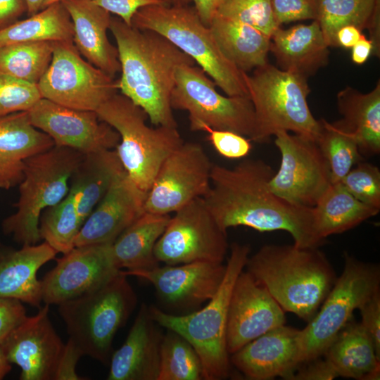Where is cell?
<instances>
[{"label":"cell","mask_w":380,"mask_h":380,"mask_svg":"<svg viewBox=\"0 0 380 380\" xmlns=\"http://www.w3.org/2000/svg\"><path fill=\"white\" fill-rule=\"evenodd\" d=\"M272 167L260 159H244L232 168L213 164L210 188L203 198L220 227H248L260 232L284 231L296 246L319 248L313 208L292 205L269 188Z\"/></svg>","instance_id":"6da1fadb"},{"label":"cell","mask_w":380,"mask_h":380,"mask_svg":"<svg viewBox=\"0 0 380 380\" xmlns=\"http://www.w3.org/2000/svg\"><path fill=\"white\" fill-rule=\"evenodd\" d=\"M109 30L118 51L120 94L141 108L153 125L177 127L170 102L176 70L194 61L163 35L118 17H111Z\"/></svg>","instance_id":"7a4b0ae2"},{"label":"cell","mask_w":380,"mask_h":380,"mask_svg":"<svg viewBox=\"0 0 380 380\" xmlns=\"http://www.w3.org/2000/svg\"><path fill=\"white\" fill-rule=\"evenodd\" d=\"M265 286L284 312L308 322L333 286L336 276L319 248L269 244L248 257L245 268Z\"/></svg>","instance_id":"3957f363"},{"label":"cell","mask_w":380,"mask_h":380,"mask_svg":"<svg viewBox=\"0 0 380 380\" xmlns=\"http://www.w3.org/2000/svg\"><path fill=\"white\" fill-rule=\"evenodd\" d=\"M248 244L233 243L225 273L215 295L200 310L177 315L155 306L150 314L161 327L186 338L198 353L204 380H221L230 374V355L227 346L229 306L234 283L249 257Z\"/></svg>","instance_id":"277c9868"},{"label":"cell","mask_w":380,"mask_h":380,"mask_svg":"<svg viewBox=\"0 0 380 380\" xmlns=\"http://www.w3.org/2000/svg\"><path fill=\"white\" fill-rule=\"evenodd\" d=\"M137 303L122 270L101 288L58 305L69 338L84 355L109 365L113 342Z\"/></svg>","instance_id":"5b68a950"},{"label":"cell","mask_w":380,"mask_h":380,"mask_svg":"<svg viewBox=\"0 0 380 380\" xmlns=\"http://www.w3.org/2000/svg\"><path fill=\"white\" fill-rule=\"evenodd\" d=\"M243 78L255 113L253 141L267 142L281 131L317 140L321 121L308 106L305 77L266 63L252 75L243 72Z\"/></svg>","instance_id":"8992f818"},{"label":"cell","mask_w":380,"mask_h":380,"mask_svg":"<svg viewBox=\"0 0 380 380\" xmlns=\"http://www.w3.org/2000/svg\"><path fill=\"white\" fill-rule=\"evenodd\" d=\"M120 136L115 148L123 168L147 194L164 160L183 142L177 127H149L146 112L122 94H115L96 111Z\"/></svg>","instance_id":"52a82bcc"},{"label":"cell","mask_w":380,"mask_h":380,"mask_svg":"<svg viewBox=\"0 0 380 380\" xmlns=\"http://www.w3.org/2000/svg\"><path fill=\"white\" fill-rule=\"evenodd\" d=\"M132 25L163 35L191 57L227 96L249 97L239 70L220 51L209 29L192 6L156 4L139 9Z\"/></svg>","instance_id":"ba28073f"},{"label":"cell","mask_w":380,"mask_h":380,"mask_svg":"<svg viewBox=\"0 0 380 380\" xmlns=\"http://www.w3.org/2000/svg\"><path fill=\"white\" fill-rule=\"evenodd\" d=\"M83 157L72 148L54 146L25 160L16 211L4 220V233L22 246L38 243L42 212L67 196L71 177Z\"/></svg>","instance_id":"9c48e42d"},{"label":"cell","mask_w":380,"mask_h":380,"mask_svg":"<svg viewBox=\"0 0 380 380\" xmlns=\"http://www.w3.org/2000/svg\"><path fill=\"white\" fill-rule=\"evenodd\" d=\"M379 290V265L360 261L345 253L341 274L315 315L299 330L297 367L322 357L351 320L353 312Z\"/></svg>","instance_id":"30bf717a"},{"label":"cell","mask_w":380,"mask_h":380,"mask_svg":"<svg viewBox=\"0 0 380 380\" xmlns=\"http://www.w3.org/2000/svg\"><path fill=\"white\" fill-rule=\"evenodd\" d=\"M215 86L201 68L182 65L176 70L171 107L187 112L192 131L229 130L253 141L255 119L250 98L223 96Z\"/></svg>","instance_id":"8fae6325"},{"label":"cell","mask_w":380,"mask_h":380,"mask_svg":"<svg viewBox=\"0 0 380 380\" xmlns=\"http://www.w3.org/2000/svg\"><path fill=\"white\" fill-rule=\"evenodd\" d=\"M37 86L42 98L95 112L118 91L117 80L84 59L72 42H53L51 63Z\"/></svg>","instance_id":"7c38bea8"},{"label":"cell","mask_w":380,"mask_h":380,"mask_svg":"<svg viewBox=\"0 0 380 380\" xmlns=\"http://www.w3.org/2000/svg\"><path fill=\"white\" fill-rule=\"evenodd\" d=\"M174 213L156 244L158 262L170 265L199 261L222 263L229 249L227 232L203 198H196Z\"/></svg>","instance_id":"4fadbf2b"},{"label":"cell","mask_w":380,"mask_h":380,"mask_svg":"<svg viewBox=\"0 0 380 380\" xmlns=\"http://www.w3.org/2000/svg\"><path fill=\"white\" fill-rule=\"evenodd\" d=\"M274 137L281 163L269 182L270 189L292 205L313 208L331 184L328 163L317 141L286 131Z\"/></svg>","instance_id":"5bb4252c"},{"label":"cell","mask_w":380,"mask_h":380,"mask_svg":"<svg viewBox=\"0 0 380 380\" xmlns=\"http://www.w3.org/2000/svg\"><path fill=\"white\" fill-rule=\"evenodd\" d=\"M213 164L203 146L183 142L163 163L146 194L144 212L169 215L210 188Z\"/></svg>","instance_id":"9a60e30c"},{"label":"cell","mask_w":380,"mask_h":380,"mask_svg":"<svg viewBox=\"0 0 380 380\" xmlns=\"http://www.w3.org/2000/svg\"><path fill=\"white\" fill-rule=\"evenodd\" d=\"M112 243L75 246L56 260L41 280L42 302L58 305L92 292L120 271L113 262Z\"/></svg>","instance_id":"2e32d148"},{"label":"cell","mask_w":380,"mask_h":380,"mask_svg":"<svg viewBox=\"0 0 380 380\" xmlns=\"http://www.w3.org/2000/svg\"><path fill=\"white\" fill-rule=\"evenodd\" d=\"M27 111L32 125L49 135L56 146L86 155L115 149L120 141L119 134L95 111L69 108L44 98Z\"/></svg>","instance_id":"e0dca14e"},{"label":"cell","mask_w":380,"mask_h":380,"mask_svg":"<svg viewBox=\"0 0 380 380\" xmlns=\"http://www.w3.org/2000/svg\"><path fill=\"white\" fill-rule=\"evenodd\" d=\"M225 269L223 262L199 261L122 272L127 277L134 276L151 284L166 307L184 312L196 310L215 295Z\"/></svg>","instance_id":"ac0fdd59"},{"label":"cell","mask_w":380,"mask_h":380,"mask_svg":"<svg viewBox=\"0 0 380 380\" xmlns=\"http://www.w3.org/2000/svg\"><path fill=\"white\" fill-rule=\"evenodd\" d=\"M11 364L21 369L20 380H53L64 343L49 318V305L27 316L1 343Z\"/></svg>","instance_id":"d6986e66"},{"label":"cell","mask_w":380,"mask_h":380,"mask_svg":"<svg viewBox=\"0 0 380 380\" xmlns=\"http://www.w3.org/2000/svg\"><path fill=\"white\" fill-rule=\"evenodd\" d=\"M285 322V312L267 289L243 270L234 283L229 306L227 346L229 355Z\"/></svg>","instance_id":"ffe728a7"},{"label":"cell","mask_w":380,"mask_h":380,"mask_svg":"<svg viewBox=\"0 0 380 380\" xmlns=\"http://www.w3.org/2000/svg\"><path fill=\"white\" fill-rule=\"evenodd\" d=\"M146 196L125 171L83 223L75 247L113 243L144 212Z\"/></svg>","instance_id":"44dd1931"},{"label":"cell","mask_w":380,"mask_h":380,"mask_svg":"<svg viewBox=\"0 0 380 380\" xmlns=\"http://www.w3.org/2000/svg\"><path fill=\"white\" fill-rule=\"evenodd\" d=\"M298 333L285 324L273 329L231 354V365L247 379L289 380L297 367Z\"/></svg>","instance_id":"7402d4cb"},{"label":"cell","mask_w":380,"mask_h":380,"mask_svg":"<svg viewBox=\"0 0 380 380\" xmlns=\"http://www.w3.org/2000/svg\"><path fill=\"white\" fill-rule=\"evenodd\" d=\"M163 336L149 307L142 303L125 342L112 354L107 379L158 380Z\"/></svg>","instance_id":"603a6c76"},{"label":"cell","mask_w":380,"mask_h":380,"mask_svg":"<svg viewBox=\"0 0 380 380\" xmlns=\"http://www.w3.org/2000/svg\"><path fill=\"white\" fill-rule=\"evenodd\" d=\"M73 24L72 42L82 56L112 77L120 72L118 51L110 43V13L91 0H63Z\"/></svg>","instance_id":"cb8c5ba5"},{"label":"cell","mask_w":380,"mask_h":380,"mask_svg":"<svg viewBox=\"0 0 380 380\" xmlns=\"http://www.w3.org/2000/svg\"><path fill=\"white\" fill-rule=\"evenodd\" d=\"M56 254L45 241L24 245L20 249L0 244V298H13L40 308L42 284L37 272Z\"/></svg>","instance_id":"d4e9b609"},{"label":"cell","mask_w":380,"mask_h":380,"mask_svg":"<svg viewBox=\"0 0 380 380\" xmlns=\"http://www.w3.org/2000/svg\"><path fill=\"white\" fill-rule=\"evenodd\" d=\"M53 146L51 138L32 125L27 111L0 117V189L19 184L25 160Z\"/></svg>","instance_id":"484cf974"},{"label":"cell","mask_w":380,"mask_h":380,"mask_svg":"<svg viewBox=\"0 0 380 380\" xmlns=\"http://www.w3.org/2000/svg\"><path fill=\"white\" fill-rule=\"evenodd\" d=\"M329 47L315 20L310 24H299L285 30L279 27L270 37V51L281 70L307 79L327 65Z\"/></svg>","instance_id":"4316f807"},{"label":"cell","mask_w":380,"mask_h":380,"mask_svg":"<svg viewBox=\"0 0 380 380\" xmlns=\"http://www.w3.org/2000/svg\"><path fill=\"white\" fill-rule=\"evenodd\" d=\"M343 118L336 122L355 139L364 157L380 152V82L368 93L347 87L337 94Z\"/></svg>","instance_id":"83f0119b"},{"label":"cell","mask_w":380,"mask_h":380,"mask_svg":"<svg viewBox=\"0 0 380 380\" xmlns=\"http://www.w3.org/2000/svg\"><path fill=\"white\" fill-rule=\"evenodd\" d=\"M124 172L115 149L84 155L71 177L69 189L82 223Z\"/></svg>","instance_id":"f1b7e54d"},{"label":"cell","mask_w":380,"mask_h":380,"mask_svg":"<svg viewBox=\"0 0 380 380\" xmlns=\"http://www.w3.org/2000/svg\"><path fill=\"white\" fill-rule=\"evenodd\" d=\"M208 27L221 53L239 70L248 72L267 63L270 37L262 32L217 15Z\"/></svg>","instance_id":"f546056e"},{"label":"cell","mask_w":380,"mask_h":380,"mask_svg":"<svg viewBox=\"0 0 380 380\" xmlns=\"http://www.w3.org/2000/svg\"><path fill=\"white\" fill-rule=\"evenodd\" d=\"M338 377L379 380L380 357L360 323L350 320L322 355Z\"/></svg>","instance_id":"4dcf8cb0"},{"label":"cell","mask_w":380,"mask_h":380,"mask_svg":"<svg viewBox=\"0 0 380 380\" xmlns=\"http://www.w3.org/2000/svg\"><path fill=\"white\" fill-rule=\"evenodd\" d=\"M170 218L169 215L144 212L112 243L115 267L120 270L132 271L158 265L154 249Z\"/></svg>","instance_id":"1f68e13d"},{"label":"cell","mask_w":380,"mask_h":380,"mask_svg":"<svg viewBox=\"0 0 380 380\" xmlns=\"http://www.w3.org/2000/svg\"><path fill=\"white\" fill-rule=\"evenodd\" d=\"M315 230L319 238L350 230L379 210L356 199L341 184L331 183L313 207Z\"/></svg>","instance_id":"d6a6232c"},{"label":"cell","mask_w":380,"mask_h":380,"mask_svg":"<svg viewBox=\"0 0 380 380\" xmlns=\"http://www.w3.org/2000/svg\"><path fill=\"white\" fill-rule=\"evenodd\" d=\"M73 24L61 1L0 30V47L16 43L72 42Z\"/></svg>","instance_id":"836d02e7"},{"label":"cell","mask_w":380,"mask_h":380,"mask_svg":"<svg viewBox=\"0 0 380 380\" xmlns=\"http://www.w3.org/2000/svg\"><path fill=\"white\" fill-rule=\"evenodd\" d=\"M318 22L329 46L337 47L336 34L343 26L353 25L368 30L380 0H317Z\"/></svg>","instance_id":"e575fe53"},{"label":"cell","mask_w":380,"mask_h":380,"mask_svg":"<svg viewBox=\"0 0 380 380\" xmlns=\"http://www.w3.org/2000/svg\"><path fill=\"white\" fill-rule=\"evenodd\" d=\"M53 42H22L0 47V72L37 84L53 56Z\"/></svg>","instance_id":"d590c367"},{"label":"cell","mask_w":380,"mask_h":380,"mask_svg":"<svg viewBox=\"0 0 380 380\" xmlns=\"http://www.w3.org/2000/svg\"><path fill=\"white\" fill-rule=\"evenodd\" d=\"M82 224L74 197L68 192L61 202L42 212L39 222V236L57 253L64 254L75 247Z\"/></svg>","instance_id":"8d00e7d4"},{"label":"cell","mask_w":380,"mask_h":380,"mask_svg":"<svg viewBox=\"0 0 380 380\" xmlns=\"http://www.w3.org/2000/svg\"><path fill=\"white\" fill-rule=\"evenodd\" d=\"M203 379V365L194 347L180 334L167 329L160 344L158 380Z\"/></svg>","instance_id":"74e56055"},{"label":"cell","mask_w":380,"mask_h":380,"mask_svg":"<svg viewBox=\"0 0 380 380\" xmlns=\"http://www.w3.org/2000/svg\"><path fill=\"white\" fill-rule=\"evenodd\" d=\"M320 121L321 129L316 141L328 163L331 183H338L364 158L351 134L336 122Z\"/></svg>","instance_id":"f35d334b"},{"label":"cell","mask_w":380,"mask_h":380,"mask_svg":"<svg viewBox=\"0 0 380 380\" xmlns=\"http://www.w3.org/2000/svg\"><path fill=\"white\" fill-rule=\"evenodd\" d=\"M215 15L249 25L270 37L280 27L270 0H220Z\"/></svg>","instance_id":"ab89813d"},{"label":"cell","mask_w":380,"mask_h":380,"mask_svg":"<svg viewBox=\"0 0 380 380\" xmlns=\"http://www.w3.org/2000/svg\"><path fill=\"white\" fill-rule=\"evenodd\" d=\"M360 202L380 210V170L372 163H357L340 182Z\"/></svg>","instance_id":"60d3db41"},{"label":"cell","mask_w":380,"mask_h":380,"mask_svg":"<svg viewBox=\"0 0 380 380\" xmlns=\"http://www.w3.org/2000/svg\"><path fill=\"white\" fill-rule=\"evenodd\" d=\"M40 99L38 86L0 72V117L27 111Z\"/></svg>","instance_id":"b9f144b4"},{"label":"cell","mask_w":380,"mask_h":380,"mask_svg":"<svg viewBox=\"0 0 380 380\" xmlns=\"http://www.w3.org/2000/svg\"><path fill=\"white\" fill-rule=\"evenodd\" d=\"M203 132L208 134V140L221 156L228 159H240L251 153V140L239 133L224 129L206 127Z\"/></svg>","instance_id":"7bdbcfd3"},{"label":"cell","mask_w":380,"mask_h":380,"mask_svg":"<svg viewBox=\"0 0 380 380\" xmlns=\"http://www.w3.org/2000/svg\"><path fill=\"white\" fill-rule=\"evenodd\" d=\"M274 18L279 26L298 20L317 19V0H270Z\"/></svg>","instance_id":"ee69618b"},{"label":"cell","mask_w":380,"mask_h":380,"mask_svg":"<svg viewBox=\"0 0 380 380\" xmlns=\"http://www.w3.org/2000/svg\"><path fill=\"white\" fill-rule=\"evenodd\" d=\"M360 324L380 357V290L373 294L359 309Z\"/></svg>","instance_id":"f6af8a7d"},{"label":"cell","mask_w":380,"mask_h":380,"mask_svg":"<svg viewBox=\"0 0 380 380\" xmlns=\"http://www.w3.org/2000/svg\"><path fill=\"white\" fill-rule=\"evenodd\" d=\"M27 316L21 301L0 298V343Z\"/></svg>","instance_id":"bcb514c9"},{"label":"cell","mask_w":380,"mask_h":380,"mask_svg":"<svg viewBox=\"0 0 380 380\" xmlns=\"http://www.w3.org/2000/svg\"><path fill=\"white\" fill-rule=\"evenodd\" d=\"M84 356L80 348L68 338L59 359L53 380L86 379L76 372V366L81 357Z\"/></svg>","instance_id":"7dc6e473"},{"label":"cell","mask_w":380,"mask_h":380,"mask_svg":"<svg viewBox=\"0 0 380 380\" xmlns=\"http://www.w3.org/2000/svg\"><path fill=\"white\" fill-rule=\"evenodd\" d=\"M110 14H115L126 24L132 25L134 13L141 8L162 4L159 0H91Z\"/></svg>","instance_id":"c3c4849f"},{"label":"cell","mask_w":380,"mask_h":380,"mask_svg":"<svg viewBox=\"0 0 380 380\" xmlns=\"http://www.w3.org/2000/svg\"><path fill=\"white\" fill-rule=\"evenodd\" d=\"M338 377V374L329 361L319 357L299 365L289 380H332Z\"/></svg>","instance_id":"681fc988"},{"label":"cell","mask_w":380,"mask_h":380,"mask_svg":"<svg viewBox=\"0 0 380 380\" xmlns=\"http://www.w3.org/2000/svg\"><path fill=\"white\" fill-rule=\"evenodd\" d=\"M27 13L25 0H0V30L15 23Z\"/></svg>","instance_id":"f907efd6"},{"label":"cell","mask_w":380,"mask_h":380,"mask_svg":"<svg viewBox=\"0 0 380 380\" xmlns=\"http://www.w3.org/2000/svg\"><path fill=\"white\" fill-rule=\"evenodd\" d=\"M219 1L220 0H170V4L177 6H189L192 4V7L201 21L208 26L215 14Z\"/></svg>","instance_id":"816d5d0a"},{"label":"cell","mask_w":380,"mask_h":380,"mask_svg":"<svg viewBox=\"0 0 380 380\" xmlns=\"http://www.w3.org/2000/svg\"><path fill=\"white\" fill-rule=\"evenodd\" d=\"M362 34V31L353 25L341 27L336 34L337 47L352 49Z\"/></svg>","instance_id":"f5cc1de1"},{"label":"cell","mask_w":380,"mask_h":380,"mask_svg":"<svg viewBox=\"0 0 380 380\" xmlns=\"http://www.w3.org/2000/svg\"><path fill=\"white\" fill-rule=\"evenodd\" d=\"M351 58L354 63L362 65L373 53L374 45L372 41L362 34L357 42L352 47Z\"/></svg>","instance_id":"db71d44e"},{"label":"cell","mask_w":380,"mask_h":380,"mask_svg":"<svg viewBox=\"0 0 380 380\" xmlns=\"http://www.w3.org/2000/svg\"><path fill=\"white\" fill-rule=\"evenodd\" d=\"M11 369V363L8 360L3 346L0 343V380L3 379Z\"/></svg>","instance_id":"11a10c76"},{"label":"cell","mask_w":380,"mask_h":380,"mask_svg":"<svg viewBox=\"0 0 380 380\" xmlns=\"http://www.w3.org/2000/svg\"><path fill=\"white\" fill-rule=\"evenodd\" d=\"M43 1L44 0H25L27 15L30 16L41 11Z\"/></svg>","instance_id":"9f6ffc18"},{"label":"cell","mask_w":380,"mask_h":380,"mask_svg":"<svg viewBox=\"0 0 380 380\" xmlns=\"http://www.w3.org/2000/svg\"><path fill=\"white\" fill-rule=\"evenodd\" d=\"M63 0H44L43 1V4H42V9L54 4V3H56V2H60Z\"/></svg>","instance_id":"6f0895ef"},{"label":"cell","mask_w":380,"mask_h":380,"mask_svg":"<svg viewBox=\"0 0 380 380\" xmlns=\"http://www.w3.org/2000/svg\"><path fill=\"white\" fill-rule=\"evenodd\" d=\"M162 4H164V5H171L170 4V0H159Z\"/></svg>","instance_id":"680465c9"}]
</instances>
